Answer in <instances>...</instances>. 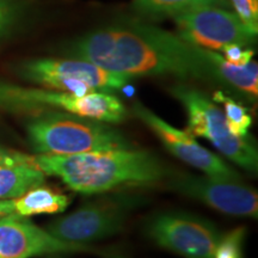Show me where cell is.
<instances>
[{"instance_id":"18","label":"cell","mask_w":258,"mask_h":258,"mask_svg":"<svg viewBox=\"0 0 258 258\" xmlns=\"http://www.w3.org/2000/svg\"><path fill=\"white\" fill-rule=\"evenodd\" d=\"M245 230L235 228L230 233L221 235L214 251V258H243V246Z\"/></svg>"},{"instance_id":"3","label":"cell","mask_w":258,"mask_h":258,"mask_svg":"<svg viewBox=\"0 0 258 258\" xmlns=\"http://www.w3.org/2000/svg\"><path fill=\"white\" fill-rule=\"evenodd\" d=\"M32 150L48 156L135 148L111 123L83 117L67 111H48L36 115L27 124Z\"/></svg>"},{"instance_id":"24","label":"cell","mask_w":258,"mask_h":258,"mask_svg":"<svg viewBox=\"0 0 258 258\" xmlns=\"http://www.w3.org/2000/svg\"><path fill=\"white\" fill-rule=\"evenodd\" d=\"M109 258H123V257H118V256H112V254H110V256H108Z\"/></svg>"},{"instance_id":"2","label":"cell","mask_w":258,"mask_h":258,"mask_svg":"<svg viewBox=\"0 0 258 258\" xmlns=\"http://www.w3.org/2000/svg\"><path fill=\"white\" fill-rule=\"evenodd\" d=\"M34 165L83 195L104 194L122 185L153 184L171 175L159 158L137 148L74 156L38 154L34 157Z\"/></svg>"},{"instance_id":"21","label":"cell","mask_w":258,"mask_h":258,"mask_svg":"<svg viewBox=\"0 0 258 258\" xmlns=\"http://www.w3.org/2000/svg\"><path fill=\"white\" fill-rule=\"evenodd\" d=\"M0 165H25L35 167L34 157L9 150L0 145Z\"/></svg>"},{"instance_id":"8","label":"cell","mask_w":258,"mask_h":258,"mask_svg":"<svg viewBox=\"0 0 258 258\" xmlns=\"http://www.w3.org/2000/svg\"><path fill=\"white\" fill-rule=\"evenodd\" d=\"M157 245L185 258H214L221 235L209 221L186 213H160L146 224Z\"/></svg>"},{"instance_id":"16","label":"cell","mask_w":258,"mask_h":258,"mask_svg":"<svg viewBox=\"0 0 258 258\" xmlns=\"http://www.w3.org/2000/svg\"><path fill=\"white\" fill-rule=\"evenodd\" d=\"M225 4V0H134L133 8L138 14L147 17H166L203 8Z\"/></svg>"},{"instance_id":"4","label":"cell","mask_w":258,"mask_h":258,"mask_svg":"<svg viewBox=\"0 0 258 258\" xmlns=\"http://www.w3.org/2000/svg\"><path fill=\"white\" fill-rule=\"evenodd\" d=\"M0 109L35 116L48 111H67L106 123H120L128 116L123 103L108 92L74 96L56 90L23 88L4 82H0Z\"/></svg>"},{"instance_id":"12","label":"cell","mask_w":258,"mask_h":258,"mask_svg":"<svg viewBox=\"0 0 258 258\" xmlns=\"http://www.w3.org/2000/svg\"><path fill=\"white\" fill-rule=\"evenodd\" d=\"M86 244L67 243L16 213L0 220V258H31L47 254L95 252ZM102 252V251H101Z\"/></svg>"},{"instance_id":"14","label":"cell","mask_w":258,"mask_h":258,"mask_svg":"<svg viewBox=\"0 0 258 258\" xmlns=\"http://www.w3.org/2000/svg\"><path fill=\"white\" fill-rule=\"evenodd\" d=\"M69 205V196L42 184L14 199L15 213L23 218L63 212Z\"/></svg>"},{"instance_id":"22","label":"cell","mask_w":258,"mask_h":258,"mask_svg":"<svg viewBox=\"0 0 258 258\" xmlns=\"http://www.w3.org/2000/svg\"><path fill=\"white\" fill-rule=\"evenodd\" d=\"M17 18V10L10 0H0V36L5 35Z\"/></svg>"},{"instance_id":"20","label":"cell","mask_w":258,"mask_h":258,"mask_svg":"<svg viewBox=\"0 0 258 258\" xmlns=\"http://www.w3.org/2000/svg\"><path fill=\"white\" fill-rule=\"evenodd\" d=\"M240 44H227L222 47L221 51L224 54V59L235 66H245L252 61L254 51L252 49H245Z\"/></svg>"},{"instance_id":"15","label":"cell","mask_w":258,"mask_h":258,"mask_svg":"<svg viewBox=\"0 0 258 258\" xmlns=\"http://www.w3.org/2000/svg\"><path fill=\"white\" fill-rule=\"evenodd\" d=\"M44 173L25 165H0V200H12L44 182Z\"/></svg>"},{"instance_id":"11","label":"cell","mask_w":258,"mask_h":258,"mask_svg":"<svg viewBox=\"0 0 258 258\" xmlns=\"http://www.w3.org/2000/svg\"><path fill=\"white\" fill-rule=\"evenodd\" d=\"M169 188L176 192L199 200L225 214L235 217L257 218V192L237 182L214 179L190 173H175L169 176Z\"/></svg>"},{"instance_id":"10","label":"cell","mask_w":258,"mask_h":258,"mask_svg":"<svg viewBox=\"0 0 258 258\" xmlns=\"http://www.w3.org/2000/svg\"><path fill=\"white\" fill-rule=\"evenodd\" d=\"M133 112L156 134L160 143L176 158L202 171L211 178L230 182L240 180V175L237 171L232 169L217 154L201 146L189 132L172 127L154 112L148 110L141 103H135Z\"/></svg>"},{"instance_id":"9","label":"cell","mask_w":258,"mask_h":258,"mask_svg":"<svg viewBox=\"0 0 258 258\" xmlns=\"http://www.w3.org/2000/svg\"><path fill=\"white\" fill-rule=\"evenodd\" d=\"M173 18L178 28V36L205 49L220 50L232 43L246 46L256 37L234 12L215 6L190 10Z\"/></svg>"},{"instance_id":"6","label":"cell","mask_w":258,"mask_h":258,"mask_svg":"<svg viewBox=\"0 0 258 258\" xmlns=\"http://www.w3.org/2000/svg\"><path fill=\"white\" fill-rule=\"evenodd\" d=\"M144 202L143 196L120 192L88 202L47 226V232L67 243L88 244L118 233L132 212Z\"/></svg>"},{"instance_id":"5","label":"cell","mask_w":258,"mask_h":258,"mask_svg":"<svg viewBox=\"0 0 258 258\" xmlns=\"http://www.w3.org/2000/svg\"><path fill=\"white\" fill-rule=\"evenodd\" d=\"M171 93L182 103L188 114V132L205 138L232 163L250 172H257V146L250 137H237L228 129L224 112L219 106L198 89L176 85Z\"/></svg>"},{"instance_id":"7","label":"cell","mask_w":258,"mask_h":258,"mask_svg":"<svg viewBox=\"0 0 258 258\" xmlns=\"http://www.w3.org/2000/svg\"><path fill=\"white\" fill-rule=\"evenodd\" d=\"M17 72L23 79L42 88L74 96L120 90L131 79L125 74L106 71L82 59L29 60L19 64Z\"/></svg>"},{"instance_id":"1","label":"cell","mask_w":258,"mask_h":258,"mask_svg":"<svg viewBox=\"0 0 258 258\" xmlns=\"http://www.w3.org/2000/svg\"><path fill=\"white\" fill-rule=\"evenodd\" d=\"M67 53L125 76H175L214 80L209 49L148 24L112 25L84 35Z\"/></svg>"},{"instance_id":"23","label":"cell","mask_w":258,"mask_h":258,"mask_svg":"<svg viewBox=\"0 0 258 258\" xmlns=\"http://www.w3.org/2000/svg\"><path fill=\"white\" fill-rule=\"evenodd\" d=\"M15 213L14 199L12 200H0V220L3 218Z\"/></svg>"},{"instance_id":"13","label":"cell","mask_w":258,"mask_h":258,"mask_svg":"<svg viewBox=\"0 0 258 258\" xmlns=\"http://www.w3.org/2000/svg\"><path fill=\"white\" fill-rule=\"evenodd\" d=\"M209 56L214 69L215 82L224 84L244 95L257 98L258 95V66L251 61L245 66H235L215 51L209 50Z\"/></svg>"},{"instance_id":"19","label":"cell","mask_w":258,"mask_h":258,"mask_svg":"<svg viewBox=\"0 0 258 258\" xmlns=\"http://www.w3.org/2000/svg\"><path fill=\"white\" fill-rule=\"evenodd\" d=\"M234 14L240 22L257 36L258 31V0H230Z\"/></svg>"},{"instance_id":"17","label":"cell","mask_w":258,"mask_h":258,"mask_svg":"<svg viewBox=\"0 0 258 258\" xmlns=\"http://www.w3.org/2000/svg\"><path fill=\"white\" fill-rule=\"evenodd\" d=\"M214 101L221 102L224 104L225 109V118L227 122L228 129L237 137H249L247 132L252 124V118L247 109L240 103L235 102L234 99L226 97L222 92H215L214 93Z\"/></svg>"}]
</instances>
